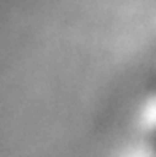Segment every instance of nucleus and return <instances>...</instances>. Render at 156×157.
<instances>
[{
    "mask_svg": "<svg viewBox=\"0 0 156 157\" xmlns=\"http://www.w3.org/2000/svg\"><path fill=\"white\" fill-rule=\"evenodd\" d=\"M140 124L146 130H156V95L143 105L140 111Z\"/></svg>",
    "mask_w": 156,
    "mask_h": 157,
    "instance_id": "f257e3e1",
    "label": "nucleus"
}]
</instances>
